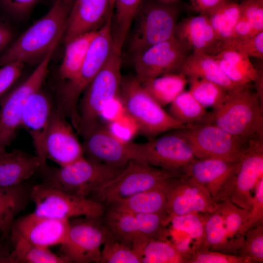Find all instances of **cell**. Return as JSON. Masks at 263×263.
Masks as SVG:
<instances>
[{"instance_id": "obj_1", "label": "cell", "mask_w": 263, "mask_h": 263, "mask_svg": "<svg viewBox=\"0 0 263 263\" xmlns=\"http://www.w3.org/2000/svg\"><path fill=\"white\" fill-rule=\"evenodd\" d=\"M72 5L54 1L49 11L13 40L0 56V67L17 60L37 64L40 62L62 37Z\"/></svg>"}, {"instance_id": "obj_2", "label": "cell", "mask_w": 263, "mask_h": 263, "mask_svg": "<svg viewBox=\"0 0 263 263\" xmlns=\"http://www.w3.org/2000/svg\"><path fill=\"white\" fill-rule=\"evenodd\" d=\"M104 24L97 31L80 71L73 79L60 89L56 108L70 119L77 132L79 122L78 112L80 96L107 61L114 47L112 33V10Z\"/></svg>"}, {"instance_id": "obj_3", "label": "cell", "mask_w": 263, "mask_h": 263, "mask_svg": "<svg viewBox=\"0 0 263 263\" xmlns=\"http://www.w3.org/2000/svg\"><path fill=\"white\" fill-rule=\"evenodd\" d=\"M263 113L250 84L228 91L224 101L208 113L201 124H210L245 140L263 132Z\"/></svg>"}, {"instance_id": "obj_4", "label": "cell", "mask_w": 263, "mask_h": 263, "mask_svg": "<svg viewBox=\"0 0 263 263\" xmlns=\"http://www.w3.org/2000/svg\"><path fill=\"white\" fill-rule=\"evenodd\" d=\"M121 51L115 46L106 63L84 91L79 100L77 133L84 138L100 122L101 114L120 94Z\"/></svg>"}, {"instance_id": "obj_5", "label": "cell", "mask_w": 263, "mask_h": 263, "mask_svg": "<svg viewBox=\"0 0 263 263\" xmlns=\"http://www.w3.org/2000/svg\"><path fill=\"white\" fill-rule=\"evenodd\" d=\"M119 95L125 113L149 139L185 126L167 113L135 76L122 78Z\"/></svg>"}, {"instance_id": "obj_6", "label": "cell", "mask_w": 263, "mask_h": 263, "mask_svg": "<svg viewBox=\"0 0 263 263\" xmlns=\"http://www.w3.org/2000/svg\"><path fill=\"white\" fill-rule=\"evenodd\" d=\"M179 9L175 3L143 0L133 20L129 52L132 56L174 37Z\"/></svg>"}, {"instance_id": "obj_7", "label": "cell", "mask_w": 263, "mask_h": 263, "mask_svg": "<svg viewBox=\"0 0 263 263\" xmlns=\"http://www.w3.org/2000/svg\"><path fill=\"white\" fill-rule=\"evenodd\" d=\"M126 167H115L84 156L58 168L48 166L42 171L56 186L74 195L88 198L95 189L117 176Z\"/></svg>"}, {"instance_id": "obj_8", "label": "cell", "mask_w": 263, "mask_h": 263, "mask_svg": "<svg viewBox=\"0 0 263 263\" xmlns=\"http://www.w3.org/2000/svg\"><path fill=\"white\" fill-rule=\"evenodd\" d=\"M36 213L56 219L69 220L83 216L102 217L104 205L91 198L77 196L53 184L46 179L30 188Z\"/></svg>"}, {"instance_id": "obj_9", "label": "cell", "mask_w": 263, "mask_h": 263, "mask_svg": "<svg viewBox=\"0 0 263 263\" xmlns=\"http://www.w3.org/2000/svg\"><path fill=\"white\" fill-rule=\"evenodd\" d=\"M132 159L185 174L197 158L188 143L174 130L144 143L127 142Z\"/></svg>"}, {"instance_id": "obj_10", "label": "cell", "mask_w": 263, "mask_h": 263, "mask_svg": "<svg viewBox=\"0 0 263 263\" xmlns=\"http://www.w3.org/2000/svg\"><path fill=\"white\" fill-rule=\"evenodd\" d=\"M182 175L132 159L117 176L94 190L91 199L109 205Z\"/></svg>"}, {"instance_id": "obj_11", "label": "cell", "mask_w": 263, "mask_h": 263, "mask_svg": "<svg viewBox=\"0 0 263 263\" xmlns=\"http://www.w3.org/2000/svg\"><path fill=\"white\" fill-rule=\"evenodd\" d=\"M174 131L188 143L198 159L236 162L248 141L210 124H185Z\"/></svg>"}, {"instance_id": "obj_12", "label": "cell", "mask_w": 263, "mask_h": 263, "mask_svg": "<svg viewBox=\"0 0 263 263\" xmlns=\"http://www.w3.org/2000/svg\"><path fill=\"white\" fill-rule=\"evenodd\" d=\"M58 43L53 45L22 83L12 87L0 99V144L4 149L10 145L20 127L22 113L27 99L42 87Z\"/></svg>"}, {"instance_id": "obj_13", "label": "cell", "mask_w": 263, "mask_h": 263, "mask_svg": "<svg viewBox=\"0 0 263 263\" xmlns=\"http://www.w3.org/2000/svg\"><path fill=\"white\" fill-rule=\"evenodd\" d=\"M101 217L83 216L69 220L67 237L61 245L63 255L71 263H100V247L109 237Z\"/></svg>"}, {"instance_id": "obj_14", "label": "cell", "mask_w": 263, "mask_h": 263, "mask_svg": "<svg viewBox=\"0 0 263 263\" xmlns=\"http://www.w3.org/2000/svg\"><path fill=\"white\" fill-rule=\"evenodd\" d=\"M189 51L173 37L132 56L135 77L141 83L164 74L177 73Z\"/></svg>"}, {"instance_id": "obj_15", "label": "cell", "mask_w": 263, "mask_h": 263, "mask_svg": "<svg viewBox=\"0 0 263 263\" xmlns=\"http://www.w3.org/2000/svg\"><path fill=\"white\" fill-rule=\"evenodd\" d=\"M263 177V132L250 138L238 161L235 181L229 199L237 206L251 210V192Z\"/></svg>"}, {"instance_id": "obj_16", "label": "cell", "mask_w": 263, "mask_h": 263, "mask_svg": "<svg viewBox=\"0 0 263 263\" xmlns=\"http://www.w3.org/2000/svg\"><path fill=\"white\" fill-rule=\"evenodd\" d=\"M167 198V212L170 219L175 216L193 212L211 213L219 203L214 202L208 192L187 174L165 182Z\"/></svg>"}, {"instance_id": "obj_17", "label": "cell", "mask_w": 263, "mask_h": 263, "mask_svg": "<svg viewBox=\"0 0 263 263\" xmlns=\"http://www.w3.org/2000/svg\"><path fill=\"white\" fill-rule=\"evenodd\" d=\"M73 129L66 117L55 107L44 138L43 152L46 159L62 167L84 156L82 144Z\"/></svg>"}, {"instance_id": "obj_18", "label": "cell", "mask_w": 263, "mask_h": 263, "mask_svg": "<svg viewBox=\"0 0 263 263\" xmlns=\"http://www.w3.org/2000/svg\"><path fill=\"white\" fill-rule=\"evenodd\" d=\"M237 162L219 159H197L187 168L185 174L200 184L212 200L219 203L229 198L234 187Z\"/></svg>"}, {"instance_id": "obj_19", "label": "cell", "mask_w": 263, "mask_h": 263, "mask_svg": "<svg viewBox=\"0 0 263 263\" xmlns=\"http://www.w3.org/2000/svg\"><path fill=\"white\" fill-rule=\"evenodd\" d=\"M81 143L87 158L115 167H123L132 159L127 142L115 135L100 122Z\"/></svg>"}, {"instance_id": "obj_20", "label": "cell", "mask_w": 263, "mask_h": 263, "mask_svg": "<svg viewBox=\"0 0 263 263\" xmlns=\"http://www.w3.org/2000/svg\"><path fill=\"white\" fill-rule=\"evenodd\" d=\"M114 8V0H75L63 34L65 44L80 35L98 30Z\"/></svg>"}, {"instance_id": "obj_21", "label": "cell", "mask_w": 263, "mask_h": 263, "mask_svg": "<svg viewBox=\"0 0 263 263\" xmlns=\"http://www.w3.org/2000/svg\"><path fill=\"white\" fill-rule=\"evenodd\" d=\"M53 103L42 87L32 94L24 107L20 122L30 134L42 167L47 165L43 152V142L53 111Z\"/></svg>"}, {"instance_id": "obj_22", "label": "cell", "mask_w": 263, "mask_h": 263, "mask_svg": "<svg viewBox=\"0 0 263 263\" xmlns=\"http://www.w3.org/2000/svg\"><path fill=\"white\" fill-rule=\"evenodd\" d=\"M69 225V220L48 217L34 212L16 219L11 229L37 245L49 247L65 242Z\"/></svg>"}, {"instance_id": "obj_23", "label": "cell", "mask_w": 263, "mask_h": 263, "mask_svg": "<svg viewBox=\"0 0 263 263\" xmlns=\"http://www.w3.org/2000/svg\"><path fill=\"white\" fill-rule=\"evenodd\" d=\"M174 37L189 52L214 55L221 43L206 14L191 16L177 23Z\"/></svg>"}, {"instance_id": "obj_24", "label": "cell", "mask_w": 263, "mask_h": 263, "mask_svg": "<svg viewBox=\"0 0 263 263\" xmlns=\"http://www.w3.org/2000/svg\"><path fill=\"white\" fill-rule=\"evenodd\" d=\"M41 169L39 157L20 149L6 151L0 156V187L23 183Z\"/></svg>"}, {"instance_id": "obj_25", "label": "cell", "mask_w": 263, "mask_h": 263, "mask_svg": "<svg viewBox=\"0 0 263 263\" xmlns=\"http://www.w3.org/2000/svg\"><path fill=\"white\" fill-rule=\"evenodd\" d=\"M102 220L109 237L131 247L142 256L149 241L139 231L133 214L109 207Z\"/></svg>"}, {"instance_id": "obj_26", "label": "cell", "mask_w": 263, "mask_h": 263, "mask_svg": "<svg viewBox=\"0 0 263 263\" xmlns=\"http://www.w3.org/2000/svg\"><path fill=\"white\" fill-rule=\"evenodd\" d=\"M165 182L149 189L114 202L109 205L110 207L132 214L168 213Z\"/></svg>"}, {"instance_id": "obj_27", "label": "cell", "mask_w": 263, "mask_h": 263, "mask_svg": "<svg viewBox=\"0 0 263 263\" xmlns=\"http://www.w3.org/2000/svg\"><path fill=\"white\" fill-rule=\"evenodd\" d=\"M177 73L187 78L196 77L213 82L228 91L242 87L231 82L224 74L217 60L213 55L207 54L191 53L182 63Z\"/></svg>"}, {"instance_id": "obj_28", "label": "cell", "mask_w": 263, "mask_h": 263, "mask_svg": "<svg viewBox=\"0 0 263 263\" xmlns=\"http://www.w3.org/2000/svg\"><path fill=\"white\" fill-rule=\"evenodd\" d=\"M30 188L24 183L0 187V239L9 238L16 217L31 199Z\"/></svg>"}, {"instance_id": "obj_29", "label": "cell", "mask_w": 263, "mask_h": 263, "mask_svg": "<svg viewBox=\"0 0 263 263\" xmlns=\"http://www.w3.org/2000/svg\"><path fill=\"white\" fill-rule=\"evenodd\" d=\"M213 56L225 75L235 85L243 86L250 84L256 79L259 71L244 54L233 49L223 48Z\"/></svg>"}, {"instance_id": "obj_30", "label": "cell", "mask_w": 263, "mask_h": 263, "mask_svg": "<svg viewBox=\"0 0 263 263\" xmlns=\"http://www.w3.org/2000/svg\"><path fill=\"white\" fill-rule=\"evenodd\" d=\"M9 238L13 249L9 256L11 263H69L65 256L57 255L49 247L37 245L11 229Z\"/></svg>"}, {"instance_id": "obj_31", "label": "cell", "mask_w": 263, "mask_h": 263, "mask_svg": "<svg viewBox=\"0 0 263 263\" xmlns=\"http://www.w3.org/2000/svg\"><path fill=\"white\" fill-rule=\"evenodd\" d=\"M97 30L80 35L65 44L64 57L59 68L62 79L69 81L76 76Z\"/></svg>"}, {"instance_id": "obj_32", "label": "cell", "mask_w": 263, "mask_h": 263, "mask_svg": "<svg viewBox=\"0 0 263 263\" xmlns=\"http://www.w3.org/2000/svg\"><path fill=\"white\" fill-rule=\"evenodd\" d=\"M188 78L179 73L163 75L142 83L145 89L162 107L170 104L184 90Z\"/></svg>"}, {"instance_id": "obj_33", "label": "cell", "mask_w": 263, "mask_h": 263, "mask_svg": "<svg viewBox=\"0 0 263 263\" xmlns=\"http://www.w3.org/2000/svg\"><path fill=\"white\" fill-rule=\"evenodd\" d=\"M206 15L221 44L233 39L234 27L241 16L240 3L225 2Z\"/></svg>"}, {"instance_id": "obj_34", "label": "cell", "mask_w": 263, "mask_h": 263, "mask_svg": "<svg viewBox=\"0 0 263 263\" xmlns=\"http://www.w3.org/2000/svg\"><path fill=\"white\" fill-rule=\"evenodd\" d=\"M202 245L226 254H238V249L229 239L222 215L217 209L211 213L207 214Z\"/></svg>"}, {"instance_id": "obj_35", "label": "cell", "mask_w": 263, "mask_h": 263, "mask_svg": "<svg viewBox=\"0 0 263 263\" xmlns=\"http://www.w3.org/2000/svg\"><path fill=\"white\" fill-rule=\"evenodd\" d=\"M143 0H114L112 33L114 46L122 50L135 16Z\"/></svg>"}, {"instance_id": "obj_36", "label": "cell", "mask_w": 263, "mask_h": 263, "mask_svg": "<svg viewBox=\"0 0 263 263\" xmlns=\"http://www.w3.org/2000/svg\"><path fill=\"white\" fill-rule=\"evenodd\" d=\"M217 209L222 215L229 239L238 251L244 239L242 228L249 217L250 210L237 206L229 199L219 203Z\"/></svg>"}, {"instance_id": "obj_37", "label": "cell", "mask_w": 263, "mask_h": 263, "mask_svg": "<svg viewBox=\"0 0 263 263\" xmlns=\"http://www.w3.org/2000/svg\"><path fill=\"white\" fill-rule=\"evenodd\" d=\"M189 256L169 241L150 240L142 251V263H187Z\"/></svg>"}, {"instance_id": "obj_38", "label": "cell", "mask_w": 263, "mask_h": 263, "mask_svg": "<svg viewBox=\"0 0 263 263\" xmlns=\"http://www.w3.org/2000/svg\"><path fill=\"white\" fill-rule=\"evenodd\" d=\"M169 114L185 125L201 123L208 113L189 91L184 90L170 104Z\"/></svg>"}, {"instance_id": "obj_39", "label": "cell", "mask_w": 263, "mask_h": 263, "mask_svg": "<svg viewBox=\"0 0 263 263\" xmlns=\"http://www.w3.org/2000/svg\"><path fill=\"white\" fill-rule=\"evenodd\" d=\"M189 92L205 109L218 107L225 100L228 91L213 82L196 77H189Z\"/></svg>"}, {"instance_id": "obj_40", "label": "cell", "mask_w": 263, "mask_h": 263, "mask_svg": "<svg viewBox=\"0 0 263 263\" xmlns=\"http://www.w3.org/2000/svg\"><path fill=\"white\" fill-rule=\"evenodd\" d=\"M141 234L150 240L168 241L167 226L170 218L168 213L133 214Z\"/></svg>"}, {"instance_id": "obj_41", "label": "cell", "mask_w": 263, "mask_h": 263, "mask_svg": "<svg viewBox=\"0 0 263 263\" xmlns=\"http://www.w3.org/2000/svg\"><path fill=\"white\" fill-rule=\"evenodd\" d=\"M103 244L101 263H142L139 253L119 241L108 237Z\"/></svg>"}, {"instance_id": "obj_42", "label": "cell", "mask_w": 263, "mask_h": 263, "mask_svg": "<svg viewBox=\"0 0 263 263\" xmlns=\"http://www.w3.org/2000/svg\"><path fill=\"white\" fill-rule=\"evenodd\" d=\"M207 214L193 212L175 216L171 218L170 223L174 229L184 232L195 240V245H202L204 237Z\"/></svg>"}, {"instance_id": "obj_43", "label": "cell", "mask_w": 263, "mask_h": 263, "mask_svg": "<svg viewBox=\"0 0 263 263\" xmlns=\"http://www.w3.org/2000/svg\"><path fill=\"white\" fill-rule=\"evenodd\" d=\"M237 255L245 259L248 263H263V225L250 228L245 233Z\"/></svg>"}, {"instance_id": "obj_44", "label": "cell", "mask_w": 263, "mask_h": 263, "mask_svg": "<svg viewBox=\"0 0 263 263\" xmlns=\"http://www.w3.org/2000/svg\"><path fill=\"white\" fill-rule=\"evenodd\" d=\"M189 254L187 263H248L245 259L238 255L210 250L202 245L194 246Z\"/></svg>"}, {"instance_id": "obj_45", "label": "cell", "mask_w": 263, "mask_h": 263, "mask_svg": "<svg viewBox=\"0 0 263 263\" xmlns=\"http://www.w3.org/2000/svg\"><path fill=\"white\" fill-rule=\"evenodd\" d=\"M229 48L244 54L249 57L263 58V32L244 39H233L221 44V49ZM220 49V50H221Z\"/></svg>"}, {"instance_id": "obj_46", "label": "cell", "mask_w": 263, "mask_h": 263, "mask_svg": "<svg viewBox=\"0 0 263 263\" xmlns=\"http://www.w3.org/2000/svg\"><path fill=\"white\" fill-rule=\"evenodd\" d=\"M25 63L17 60L0 67V99L14 86L21 76Z\"/></svg>"}, {"instance_id": "obj_47", "label": "cell", "mask_w": 263, "mask_h": 263, "mask_svg": "<svg viewBox=\"0 0 263 263\" xmlns=\"http://www.w3.org/2000/svg\"><path fill=\"white\" fill-rule=\"evenodd\" d=\"M263 225V177L257 183L254 189L252 207L249 217L242 228V233L250 228Z\"/></svg>"}, {"instance_id": "obj_48", "label": "cell", "mask_w": 263, "mask_h": 263, "mask_svg": "<svg viewBox=\"0 0 263 263\" xmlns=\"http://www.w3.org/2000/svg\"><path fill=\"white\" fill-rule=\"evenodd\" d=\"M241 16L260 32L263 31V0H242Z\"/></svg>"}, {"instance_id": "obj_49", "label": "cell", "mask_w": 263, "mask_h": 263, "mask_svg": "<svg viewBox=\"0 0 263 263\" xmlns=\"http://www.w3.org/2000/svg\"><path fill=\"white\" fill-rule=\"evenodd\" d=\"M39 0H0V6L9 15L21 18L28 14Z\"/></svg>"}, {"instance_id": "obj_50", "label": "cell", "mask_w": 263, "mask_h": 263, "mask_svg": "<svg viewBox=\"0 0 263 263\" xmlns=\"http://www.w3.org/2000/svg\"><path fill=\"white\" fill-rule=\"evenodd\" d=\"M260 32L249 21L241 16L234 27L232 40L249 38Z\"/></svg>"}, {"instance_id": "obj_51", "label": "cell", "mask_w": 263, "mask_h": 263, "mask_svg": "<svg viewBox=\"0 0 263 263\" xmlns=\"http://www.w3.org/2000/svg\"><path fill=\"white\" fill-rule=\"evenodd\" d=\"M194 9L202 14H207L220 4L227 1L242 0H190Z\"/></svg>"}, {"instance_id": "obj_52", "label": "cell", "mask_w": 263, "mask_h": 263, "mask_svg": "<svg viewBox=\"0 0 263 263\" xmlns=\"http://www.w3.org/2000/svg\"><path fill=\"white\" fill-rule=\"evenodd\" d=\"M13 37V31L9 26L0 21V56L12 43Z\"/></svg>"}, {"instance_id": "obj_53", "label": "cell", "mask_w": 263, "mask_h": 263, "mask_svg": "<svg viewBox=\"0 0 263 263\" xmlns=\"http://www.w3.org/2000/svg\"><path fill=\"white\" fill-rule=\"evenodd\" d=\"M74 0H54V1H57L66 5H72Z\"/></svg>"}, {"instance_id": "obj_54", "label": "cell", "mask_w": 263, "mask_h": 263, "mask_svg": "<svg viewBox=\"0 0 263 263\" xmlns=\"http://www.w3.org/2000/svg\"><path fill=\"white\" fill-rule=\"evenodd\" d=\"M159 2L166 3H175L177 0H155Z\"/></svg>"}, {"instance_id": "obj_55", "label": "cell", "mask_w": 263, "mask_h": 263, "mask_svg": "<svg viewBox=\"0 0 263 263\" xmlns=\"http://www.w3.org/2000/svg\"><path fill=\"white\" fill-rule=\"evenodd\" d=\"M6 149L0 145V156L6 151Z\"/></svg>"}]
</instances>
